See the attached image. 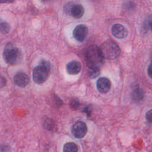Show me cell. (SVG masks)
Segmentation results:
<instances>
[{"mask_svg":"<svg viewBox=\"0 0 152 152\" xmlns=\"http://www.w3.org/2000/svg\"><path fill=\"white\" fill-rule=\"evenodd\" d=\"M43 1H49V0H42Z\"/></svg>","mask_w":152,"mask_h":152,"instance_id":"24","label":"cell"},{"mask_svg":"<svg viewBox=\"0 0 152 152\" xmlns=\"http://www.w3.org/2000/svg\"><path fill=\"white\" fill-rule=\"evenodd\" d=\"M14 0H0V3H11Z\"/></svg>","mask_w":152,"mask_h":152,"instance_id":"23","label":"cell"},{"mask_svg":"<svg viewBox=\"0 0 152 152\" xmlns=\"http://www.w3.org/2000/svg\"><path fill=\"white\" fill-rule=\"evenodd\" d=\"M7 83V80L4 77L0 75V88L4 87Z\"/></svg>","mask_w":152,"mask_h":152,"instance_id":"21","label":"cell"},{"mask_svg":"<svg viewBox=\"0 0 152 152\" xmlns=\"http://www.w3.org/2000/svg\"><path fill=\"white\" fill-rule=\"evenodd\" d=\"M84 14V8L80 4H74L72 10H71V15L75 18H81Z\"/></svg>","mask_w":152,"mask_h":152,"instance_id":"11","label":"cell"},{"mask_svg":"<svg viewBox=\"0 0 152 152\" xmlns=\"http://www.w3.org/2000/svg\"><path fill=\"white\" fill-rule=\"evenodd\" d=\"M71 132L75 138H82L87 132V126L84 122L78 121L72 125Z\"/></svg>","mask_w":152,"mask_h":152,"instance_id":"5","label":"cell"},{"mask_svg":"<svg viewBox=\"0 0 152 152\" xmlns=\"http://www.w3.org/2000/svg\"><path fill=\"white\" fill-rule=\"evenodd\" d=\"M45 127L46 129H48V130H51L53 128V125L52 121H50V119L46 120L45 121Z\"/></svg>","mask_w":152,"mask_h":152,"instance_id":"18","label":"cell"},{"mask_svg":"<svg viewBox=\"0 0 152 152\" xmlns=\"http://www.w3.org/2000/svg\"><path fill=\"white\" fill-rule=\"evenodd\" d=\"M146 120L149 122H152V109L149 110L145 114Z\"/></svg>","mask_w":152,"mask_h":152,"instance_id":"20","label":"cell"},{"mask_svg":"<svg viewBox=\"0 0 152 152\" xmlns=\"http://www.w3.org/2000/svg\"><path fill=\"white\" fill-rule=\"evenodd\" d=\"M147 74L148 76L152 78V61L151 62L150 64L148 65L147 68Z\"/></svg>","mask_w":152,"mask_h":152,"instance_id":"22","label":"cell"},{"mask_svg":"<svg viewBox=\"0 0 152 152\" xmlns=\"http://www.w3.org/2000/svg\"><path fill=\"white\" fill-rule=\"evenodd\" d=\"M104 58L115 59L121 54V50L118 45L113 40L105 41L100 48Z\"/></svg>","mask_w":152,"mask_h":152,"instance_id":"3","label":"cell"},{"mask_svg":"<svg viewBox=\"0 0 152 152\" xmlns=\"http://www.w3.org/2000/svg\"><path fill=\"white\" fill-rule=\"evenodd\" d=\"M14 81L17 86L24 87L29 83V77L25 72L20 71L17 72L14 75Z\"/></svg>","mask_w":152,"mask_h":152,"instance_id":"8","label":"cell"},{"mask_svg":"<svg viewBox=\"0 0 152 152\" xmlns=\"http://www.w3.org/2000/svg\"><path fill=\"white\" fill-rule=\"evenodd\" d=\"M112 35L117 39H124L128 35L127 29L121 24H114L111 29Z\"/></svg>","mask_w":152,"mask_h":152,"instance_id":"7","label":"cell"},{"mask_svg":"<svg viewBox=\"0 0 152 152\" xmlns=\"http://www.w3.org/2000/svg\"><path fill=\"white\" fill-rule=\"evenodd\" d=\"M40 65L45 67L46 69H48L50 71V64L48 61H46V60H44V59L41 60V61L40 62Z\"/></svg>","mask_w":152,"mask_h":152,"instance_id":"19","label":"cell"},{"mask_svg":"<svg viewBox=\"0 0 152 152\" xmlns=\"http://www.w3.org/2000/svg\"><path fill=\"white\" fill-rule=\"evenodd\" d=\"M151 31H152V26H151Z\"/></svg>","mask_w":152,"mask_h":152,"instance_id":"25","label":"cell"},{"mask_svg":"<svg viewBox=\"0 0 152 152\" xmlns=\"http://www.w3.org/2000/svg\"><path fill=\"white\" fill-rule=\"evenodd\" d=\"M67 72L70 75H76L81 69V64L77 61H72L68 62L66 66Z\"/></svg>","mask_w":152,"mask_h":152,"instance_id":"10","label":"cell"},{"mask_svg":"<svg viewBox=\"0 0 152 152\" xmlns=\"http://www.w3.org/2000/svg\"><path fill=\"white\" fill-rule=\"evenodd\" d=\"M79 101L77 99H72L69 102V106L74 110H76L79 107Z\"/></svg>","mask_w":152,"mask_h":152,"instance_id":"17","label":"cell"},{"mask_svg":"<svg viewBox=\"0 0 152 152\" xmlns=\"http://www.w3.org/2000/svg\"><path fill=\"white\" fill-rule=\"evenodd\" d=\"M99 68H88V75L90 78H94L99 75Z\"/></svg>","mask_w":152,"mask_h":152,"instance_id":"15","label":"cell"},{"mask_svg":"<svg viewBox=\"0 0 152 152\" xmlns=\"http://www.w3.org/2000/svg\"><path fill=\"white\" fill-rule=\"evenodd\" d=\"M49 71L45 67L39 65L36 66L33 71V80L37 84H42L48 77Z\"/></svg>","mask_w":152,"mask_h":152,"instance_id":"4","label":"cell"},{"mask_svg":"<svg viewBox=\"0 0 152 152\" xmlns=\"http://www.w3.org/2000/svg\"><path fill=\"white\" fill-rule=\"evenodd\" d=\"M10 26L9 24L5 21L0 23V32L3 34H7L10 31Z\"/></svg>","mask_w":152,"mask_h":152,"instance_id":"14","label":"cell"},{"mask_svg":"<svg viewBox=\"0 0 152 152\" xmlns=\"http://www.w3.org/2000/svg\"><path fill=\"white\" fill-rule=\"evenodd\" d=\"M132 97L135 101H140L143 97V91L141 88L137 87L132 91Z\"/></svg>","mask_w":152,"mask_h":152,"instance_id":"13","label":"cell"},{"mask_svg":"<svg viewBox=\"0 0 152 152\" xmlns=\"http://www.w3.org/2000/svg\"><path fill=\"white\" fill-rule=\"evenodd\" d=\"M3 57L5 62L11 65H17L21 62L23 58L21 50L11 43H7L3 52Z\"/></svg>","mask_w":152,"mask_h":152,"instance_id":"2","label":"cell"},{"mask_svg":"<svg viewBox=\"0 0 152 152\" xmlns=\"http://www.w3.org/2000/svg\"><path fill=\"white\" fill-rule=\"evenodd\" d=\"M74 5V4L72 2H69L66 3L64 7V12L67 14L71 15V10H72V8Z\"/></svg>","mask_w":152,"mask_h":152,"instance_id":"16","label":"cell"},{"mask_svg":"<svg viewBox=\"0 0 152 152\" xmlns=\"http://www.w3.org/2000/svg\"><path fill=\"white\" fill-rule=\"evenodd\" d=\"M96 86L99 92L102 93H106L110 89L111 82L106 77H101L97 81Z\"/></svg>","mask_w":152,"mask_h":152,"instance_id":"9","label":"cell"},{"mask_svg":"<svg viewBox=\"0 0 152 152\" xmlns=\"http://www.w3.org/2000/svg\"><path fill=\"white\" fill-rule=\"evenodd\" d=\"M63 152H78V147L74 142H66L64 145Z\"/></svg>","mask_w":152,"mask_h":152,"instance_id":"12","label":"cell"},{"mask_svg":"<svg viewBox=\"0 0 152 152\" xmlns=\"http://www.w3.org/2000/svg\"><path fill=\"white\" fill-rule=\"evenodd\" d=\"M73 36L78 42H83L88 34V28L83 24L77 26L73 30Z\"/></svg>","mask_w":152,"mask_h":152,"instance_id":"6","label":"cell"},{"mask_svg":"<svg viewBox=\"0 0 152 152\" xmlns=\"http://www.w3.org/2000/svg\"><path fill=\"white\" fill-rule=\"evenodd\" d=\"M86 62L88 68H99L103 64L104 57L97 46H90L86 52Z\"/></svg>","mask_w":152,"mask_h":152,"instance_id":"1","label":"cell"}]
</instances>
